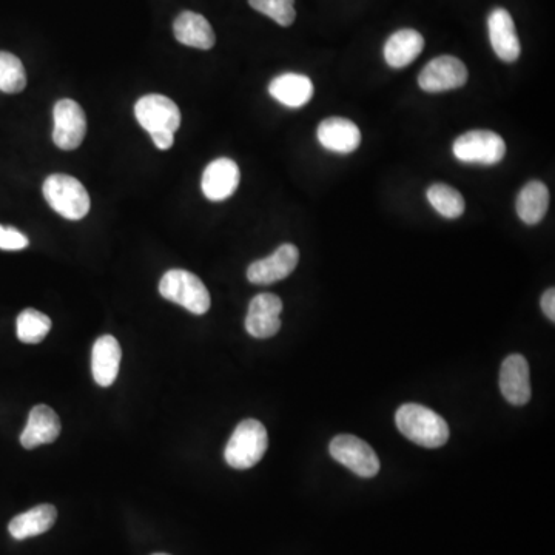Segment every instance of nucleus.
I'll use <instances>...</instances> for the list:
<instances>
[{"label":"nucleus","mask_w":555,"mask_h":555,"mask_svg":"<svg viewBox=\"0 0 555 555\" xmlns=\"http://www.w3.org/2000/svg\"><path fill=\"white\" fill-rule=\"evenodd\" d=\"M398 431L423 448H441L449 440V426L443 417L421 404H403L395 415Z\"/></svg>","instance_id":"obj_1"},{"label":"nucleus","mask_w":555,"mask_h":555,"mask_svg":"<svg viewBox=\"0 0 555 555\" xmlns=\"http://www.w3.org/2000/svg\"><path fill=\"white\" fill-rule=\"evenodd\" d=\"M269 448V435L258 420L241 421L227 443L224 458L233 469H250L258 465Z\"/></svg>","instance_id":"obj_2"},{"label":"nucleus","mask_w":555,"mask_h":555,"mask_svg":"<svg viewBox=\"0 0 555 555\" xmlns=\"http://www.w3.org/2000/svg\"><path fill=\"white\" fill-rule=\"evenodd\" d=\"M44 196L54 212L70 221H79L90 212V195L73 176L62 173L48 176L44 182Z\"/></svg>","instance_id":"obj_3"},{"label":"nucleus","mask_w":555,"mask_h":555,"mask_svg":"<svg viewBox=\"0 0 555 555\" xmlns=\"http://www.w3.org/2000/svg\"><path fill=\"white\" fill-rule=\"evenodd\" d=\"M159 293L165 300L179 304L195 315H204L209 312L210 293L198 276L182 269H172L162 276L159 283Z\"/></svg>","instance_id":"obj_4"},{"label":"nucleus","mask_w":555,"mask_h":555,"mask_svg":"<svg viewBox=\"0 0 555 555\" xmlns=\"http://www.w3.org/2000/svg\"><path fill=\"white\" fill-rule=\"evenodd\" d=\"M135 116L139 125L150 136L175 135L181 125L178 105L162 95L142 96L135 105Z\"/></svg>","instance_id":"obj_5"},{"label":"nucleus","mask_w":555,"mask_h":555,"mask_svg":"<svg viewBox=\"0 0 555 555\" xmlns=\"http://www.w3.org/2000/svg\"><path fill=\"white\" fill-rule=\"evenodd\" d=\"M455 158L468 164L494 165L506 155L502 136L488 130H474L461 135L452 147Z\"/></svg>","instance_id":"obj_6"},{"label":"nucleus","mask_w":555,"mask_h":555,"mask_svg":"<svg viewBox=\"0 0 555 555\" xmlns=\"http://www.w3.org/2000/svg\"><path fill=\"white\" fill-rule=\"evenodd\" d=\"M330 455L358 477L372 478L380 472V460L366 441L355 435H338L330 441Z\"/></svg>","instance_id":"obj_7"},{"label":"nucleus","mask_w":555,"mask_h":555,"mask_svg":"<svg viewBox=\"0 0 555 555\" xmlns=\"http://www.w3.org/2000/svg\"><path fill=\"white\" fill-rule=\"evenodd\" d=\"M53 141L61 150H74L84 141L87 118L78 102L61 99L54 105Z\"/></svg>","instance_id":"obj_8"},{"label":"nucleus","mask_w":555,"mask_h":555,"mask_svg":"<svg viewBox=\"0 0 555 555\" xmlns=\"http://www.w3.org/2000/svg\"><path fill=\"white\" fill-rule=\"evenodd\" d=\"M468 82V68L454 56L432 59L418 76L421 90L428 93L455 90Z\"/></svg>","instance_id":"obj_9"},{"label":"nucleus","mask_w":555,"mask_h":555,"mask_svg":"<svg viewBox=\"0 0 555 555\" xmlns=\"http://www.w3.org/2000/svg\"><path fill=\"white\" fill-rule=\"evenodd\" d=\"M300 261V250L293 244H283L272 255L250 264L247 280L258 286H269L276 281L286 280Z\"/></svg>","instance_id":"obj_10"},{"label":"nucleus","mask_w":555,"mask_h":555,"mask_svg":"<svg viewBox=\"0 0 555 555\" xmlns=\"http://www.w3.org/2000/svg\"><path fill=\"white\" fill-rule=\"evenodd\" d=\"M283 301L273 293H259L250 301L246 330L253 338L266 340L280 332Z\"/></svg>","instance_id":"obj_11"},{"label":"nucleus","mask_w":555,"mask_h":555,"mask_svg":"<svg viewBox=\"0 0 555 555\" xmlns=\"http://www.w3.org/2000/svg\"><path fill=\"white\" fill-rule=\"evenodd\" d=\"M239 181H241V173L233 159H215L207 165L202 175V193L210 201H226L238 190Z\"/></svg>","instance_id":"obj_12"},{"label":"nucleus","mask_w":555,"mask_h":555,"mask_svg":"<svg viewBox=\"0 0 555 555\" xmlns=\"http://www.w3.org/2000/svg\"><path fill=\"white\" fill-rule=\"evenodd\" d=\"M500 391L508 403L525 406L531 400L529 364L523 355H509L500 370Z\"/></svg>","instance_id":"obj_13"},{"label":"nucleus","mask_w":555,"mask_h":555,"mask_svg":"<svg viewBox=\"0 0 555 555\" xmlns=\"http://www.w3.org/2000/svg\"><path fill=\"white\" fill-rule=\"evenodd\" d=\"M489 41L492 50L503 62H515L520 58L522 45L515 30L514 19L505 8H495L488 19Z\"/></svg>","instance_id":"obj_14"},{"label":"nucleus","mask_w":555,"mask_h":555,"mask_svg":"<svg viewBox=\"0 0 555 555\" xmlns=\"http://www.w3.org/2000/svg\"><path fill=\"white\" fill-rule=\"evenodd\" d=\"M61 429L58 414L45 404H37L28 415L27 426L21 435V444L25 449H34L42 444L53 443L61 435Z\"/></svg>","instance_id":"obj_15"},{"label":"nucleus","mask_w":555,"mask_h":555,"mask_svg":"<svg viewBox=\"0 0 555 555\" xmlns=\"http://www.w3.org/2000/svg\"><path fill=\"white\" fill-rule=\"evenodd\" d=\"M318 141L326 150L335 153H352L360 147V128L344 118L324 119L318 127Z\"/></svg>","instance_id":"obj_16"},{"label":"nucleus","mask_w":555,"mask_h":555,"mask_svg":"<svg viewBox=\"0 0 555 555\" xmlns=\"http://www.w3.org/2000/svg\"><path fill=\"white\" fill-rule=\"evenodd\" d=\"M122 350L119 341L111 335L96 340L91 352V372L96 383L108 387L115 383L121 366Z\"/></svg>","instance_id":"obj_17"},{"label":"nucleus","mask_w":555,"mask_h":555,"mask_svg":"<svg viewBox=\"0 0 555 555\" xmlns=\"http://www.w3.org/2000/svg\"><path fill=\"white\" fill-rule=\"evenodd\" d=\"M173 33L176 41L198 50H210L215 45L216 37L212 25L206 17L193 11H182L175 19Z\"/></svg>","instance_id":"obj_18"},{"label":"nucleus","mask_w":555,"mask_h":555,"mask_svg":"<svg viewBox=\"0 0 555 555\" xmlns=\"http://www.w3.org/2000/svg\"><path fill=\"white\" fill-rule=\"evenodd\" d=\"M273 99L289 108H301L312 99L313 82L304 74L284 73L269 85Z\"/></svg>","instance_id":"obj_19"},{"label":"nucleus","mask_w":555,"mask_h":555,"mask_svg":"<svg viewBox=\"0 0 555 555\" xmlns=\"http://www.w3.org/2000/svg\"><path fill=\"white\" fill-rule=\"evenodd\" d=\"M424 39L418 31L400 30L392 34L384 45V59L392 68H404L420 56Z\"/></svg>","instance_id":"obj_20"},{"label":"nucleus","mask_w":555,"mask_h":555,"mask_svg":"<svg viewBox=\"0 0 555 555\" xmlns=\"http://www.w3.org/2000/svg\"><path fill=\"white\" fill-rule=\"evenodd\" d=\"M58 511L51 505H39L24 514L16 515L8 525L11 537L16 540L30 539L45 534L53 528Z\"/></svg>","instance_id":"obj_21"},{"label":"nucleus","mask_w":555,"mask_h":555,"mask_svg":"<svg viewBox=\"0 0 555 555\" xmlns=\"http://www.w3.org/2000/svg\"><path fill=\"white\" fill-rule=\"evenodd\" d=\"M549 207V190L543 182L531 181L520 190L515 202L518 218L528 226H535L545 218Z\"/></svg>","instance_id":"obj_22"},{"label":"nucleus","mask_w":555,"mask_h":555,"mask_svg":"<svg viewBox=\"0 0 555 555\" xmlns=\"http://www.w3.org/2000/svg\"><path fill=\"white\" fill-rule=\"evenodd\" d=\"M17 338L25 344H39L51 330V320L45 313L36 309L22 310L17 317Z\"/></svg>","instance_id":"obj_23"},{"label":"nucleus","mask_w":555,"mask_h":555,"mask_svg":"<svg viewBox=\"0 0 555 555\" xmlns=\"http://www.w3.org/2000/svg\"><path fill=\"white\" fill-rule=\"evenodd\" d=\"M428 199L431 206L448 219L460 218L465 213V199L458 190L446 184H434L429 187Z\"/></svg>","instance_id":"obj_24"},{"label":"nucleus","mask_w":555,"mask_h":555,"mask_svg":"<svg viewBox=\"0 0 555 555\" xmlns=\"http://www.w3.org/2000/svg\"><path fill=\"white\" fill-rule=\"evenodd\" d=\"M27 85V73L21 59L7 51H0V91L14 95Z\"/></svg>","instance_id":"obj_25"},{"label":"nucleus","mask_w":555,"mask_h":555,"mask_svg":"<svg viewBox=\"0 0 555 555\" xmlns=\"http://www.w3.org/2000/svg\"><path fill=\"white\" fill-rule=\"evenodd\" d=\"M249 5L281 27H290L295 22V0H249Z\"/></svg>","instance_id":"obj_26"},{"label":"nucleus","mask_w":555,"mask_h":555,"mask_svg":"<svg viewBox=\"0 0 555 555\" xmlns=\"http://www.w3.org/2000/svg\"><path fill=\"white\" fill-rule=\"evenodd\" d=\"M28 244L30 241L24 233L14 227L0 226V249L16 252V250L27 249Z\"/></svg>","instance_id":"obj_27"},{"label":"nucleus","mask_w":555,"mask_h":555,"mask_svg":"<svg viewBox=\"0 0 555 555\" xmlns=\"http://www.w3.org/2000/svg\"><path fill=\"white\" fill-rule=\"evenodd\" d=\"M542 309L546 317L554 323L555 321V290L548 289L542 296Z\"/></svg>","instance_id":"obj_28"},{"label":"nucleus","mask_w":555,"mask_h":555,"mask_svg":"<svg viewBox=\"0 0 555 555\" xmlns=\"http://www.w3.org/2000/svg\"><path fill=\"white\" fill-rule=\"evenodd\" d=\"M153 555H169V554H153Z\"/></svg>","instance_id":"obj_29"}]
</instances>
